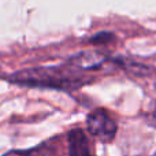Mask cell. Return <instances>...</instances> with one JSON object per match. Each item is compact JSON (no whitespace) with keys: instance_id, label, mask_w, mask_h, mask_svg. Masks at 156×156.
<instances>
[{"instance_id":"4","label":"cell","mask_w":156,"mask_h":156,"mask_svg":"<svg viewBox=\"0 0 156 156\" xmlns=\"http://www.w3.org/2000/svg\"><path fill=\"white\" fill-rule=\"evenodd\" d=\"M105 60H107V56H104L101 52L85 51L71 56L69 63L78 70H94V69L101 67Z\"/></svg>"},{"instance_id":"2","label":"cell","mask_w":156,"mask_h":156,"mask_svg":"<svg viewBox=\"0 0 156 156\" xmlns=\"http://www.w3.org/2000/svg\"><path fill=\"white\" fill-rule=\"evenodd\" d=\"M86 123H88L89 133L94 137L100 138V141L103 143L112 141L116 134V129H118L115 121L108 115L105 110H96L92 114H89Z\"/></svg>"},{"instance_id":"1","label":"cell","mask_w":156,"mask_h":156,"mask_svg":"<svg viewBox=\"0 0 156 156\" xmlns=\"http://www.w3.org/2000/svg\"><path fill=\"white\" fill-rule=\"evenodd\" d=\"M11 82L25 86L54 88L62 90H74L88 82L82 74L63 67H37L14 73L10 77Z\"/></svg>"},{"instance_id":"3","label":"cell","mask_w":156,"mask_h":156,"mask_svg":"<svg viewBox=\"0 0 156 156\" xmlns=\"http://www.w3.org/2000/svg\"><path fill=\"white\" fill-rule=\"evenodd\" d=\"M69 156H94L88 136L81 129H73L67 134Z\"/></svg>"},{"instance_id":"6","label":"cell","mask_w":156,"mask_h":156,"mask_svg":"<svg viewBox=\"0 0 156 156\" xmlns=\"http://www.w3.org/2000/svg\"><path fill=\"white\" fill-rule=\"evenodd\" d=\"M112 38V34L110 33H100V34H96L93 38H90V41L93 44H104V41H110Z\"/></svg>"},{"instance_id":"7","label":"cell","mask_w":156,"mask_h":156,"mask_svg":"<svg viewBox=\"0 0 156 156\" xmlns=\"http://www.w3.org/2000/svg\"><path fill=\"white\" fill-rule=\"evenodd\" d=\"M147 121H148V123L151 125V126L156 127V108L152 111L151 114H148V116H147Z\"/></svg>"},{"instance_id":"5","label":"cell","mask_w":156,"mask_h":156,"mask_svg":"<svg viewBox=\"0 0 156 156\" xmlns=\"http://www.w3.org/2000/svg\"><path fill=\"white\" fill-rule=\"evenodd\" d=\"M3 156H45L43 151V147H38L36 149H27V151H10Z\"/></svg>"}]
</instances>
